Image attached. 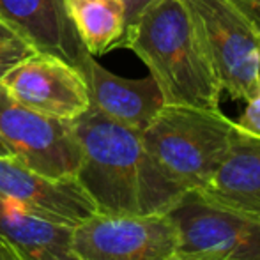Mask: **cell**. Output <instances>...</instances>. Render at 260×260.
Returning <instances> with one entry per match:
<instances>
[{"mask_svg":"<svg viewBox=\"0 0 260 260\" xmlns=\"http://www.w3.org/2000/svg\"><path fill=\"white\" fill-rule=\"evenodd\" d=\"M69 122L82 152L76 179L98 212L168 214L189 191L149 154L140 131L90 106Z\"/></svg>","mask_w":260,"mask_h":260,"instance_id":"obj_1","label":"cell"},{"mask_svg":"<svg viewBox=\"0 0 260 260\" xmlns=\"http://www.w3.org/2000/svg\"><path fill=\"white\" fill-rule=\"evenodd\" d=\"M117 48L131 50L147 66L165 105L219 108L221 82L182 0H152L126 27Z\"/></svg>","mask_w":260,"mask_h":260,"instance_id":"obj_2","label":"cell"},{"mask_svg":"<svg viewBox=\"0 0 260 260\" xmlns=\"http://www.w3.org/2000/svg\"><path fill=\"white\" fill-rule=\"evenodd\" d=\"M236 120L221 108L165 105L142 131V142L161 168L186 189H200L226 157Z\"/></svg>","mask_w":260,"mask_h":260,"instance_id":"obj_3","label":"cell"},{"mask_svg":"<svg viewBox=\"0 0 260 260\" xmlns=\"http://www.w3.org/2000/svg\"><path fill=\"white\" fill-rule=\"evenodd\" d=\"M193 14L223 92L248 101L260 92V23L234 0H182Z\"/></svg>","mask_w":260,"mask_h":260,"instance_id":"obj_4","label":"cell"},{"mask_svg":"<svg viewBox=\"0 0 260 260\" xmlns=\"http://www.w3.org/2000/svg\"><path fill=\"white\" fill-rule=\"evenodd\" d=\"M69 248L82 260H167L179 232L168 214L94 212L71 229Z\"/></svg>","mask_w":260,"mask_h":260,"instance_id":"obj_5","label":"cell"},{"mask_svg":"<svg viewBox=\"0 0 260 260\" xmlns=\"http://www.w3.org/2000/svg\"><path fill=\"white\" fill-rule=\"evenodd\" d=\"M0 140L11 156L46 177H76L82 152L69 120L27 108L0 87Z\"/></svg>","mask_w":260,"mask_h":260,"instance_id":"obj_6","label":"cell"},{"mask_svg":"<svg viewBox=\"0 0 260 260\" xmlns=\"http://www.w3.org/2000/svg\"><path fill=\"white\" fill-rule=\"evenodd\" d=\"M179 232V251H216L229 260H260V218L189 189L168 211Z\"/></svg>","mask_w":260,"mask_h":260,"instance_id":"obj_7","label":"cell"},{"mask_svg":"<svg viewBox=\"0 0 260 260\" xmlns=\"http://www.w3.org/2000/svg\"><path fill=\"white\" fill-rule=\"evenodd\" d=\"M7 96L27 108L60 120H73L90 106L82 71L66 60L36 52L0 78Z\"/></svg>","mask_w":260,"mask_h":260,"instance_id":"obj_8","label":"cell"},{"mask_svg":"<svg viewBox=\"0 0 260 260\" xmlns=\"http://www.w3.org/2000/svg\"><path fill=\"white\" fill-rule=\"evenodd\" d=\"M0 195L38 218L71 229L98 212L76 177H46L14 157L0 156Z\"/></svg>","mask_w":260,"mask_h":260,"instance_id":"obj_9","label":"cell"},{"mask_svg":"<svg viewBox=\"0 0 260 260\" xmlns=\"http://www.w3.org/2000/svg\"><path fill=\"white\" fill-rule=\"evenodd\" d=\"M0 20L36 52L58 57L83 71L90 53L66 13L64 0H0Z\"/></svg>","mask_w":260,"mask_h":260,"instance_id":"obj_10","label":"cell"},{"mask_svg":"<svg viewBox=\"0 0 260 260\" xmlns=\"http://www.w3.org/2000/svg\"><path fill=\"white\" fill-rule=\"evenodd\" d=\"M90 108L135 131H144L165 106L163 94L151 75L145 78H122L90 55L83 66Z\"/></svg>","mask_w":260,"mask_h":260,"instance_id":"obj_11","label":"cell"},{"mask_svg":"<svg viewBox=\"0 0 260 260\" xmlns=\"http://www.w3.org/2000/svg\"><path fill=\"white\" fill-rule=\"evenodd\" d=\"M202 197L260 218V138L244 133L236 122L232 145L204 188Z\"/></svg>","mask_w":260,"mask_h":260,"instance_id":"obj_12","label":"cell"},{"mask_svg":"<svg viewBox=\"0 0 260 260\" xmlns=\"http://www.w3.org/2000/svg\"><path fill=\"white\" fill-rule=\"evenodd\" d=\"M66 13L90 55L117 48L126 28L122 0H64Z\"/></svg>","mask_w":260,"mask_h":260,"instance_id":"obj_13","label":"cell"},{"mask_svg":"<svg viewBox=\"0 0 260 260\" xmlns=\"http://www.w3.org/2000/svg\"><path fill=\"white\" fill-rule=\"evenodd\" d=\"M0 237L28 260L30 255L45 248H69L71 226L38 218L0 195Z\"/></svg>","mask_w":260,"mask_h":260,"instance_id":"obj_14","label":"cell"},{"mask_svg":"<svg viewBox=\"0 0 260 260\" xmlns=\"http://www.w3.org/2000/svg\"><path fill=\"white\" fill-rule=\"evenodd\" d=\"M32 53H36L34 46L0 20V78Z\"/></svg>","mask_w":260,"mask_h":260,"instance_id":"obj_15","label":"cell"},{"mask_svg":"<svg viewBox=\"0 0 260 260\" xmlns=\"http://www.w3.org/2000/svg\"><path fill=\"white\" fill-rule=\"evenodd\" d=\"M236 122L244 133L260 138V92L246 101V108Z\"/></svg>","mask_w":260,"mask_h":260,"instance_id":"obj_16","label":"cell"},{"mask_svg":"<svg viewBox=\"0 0 260 260\" xmlns=\"http://www.w3.org/2000/svg\"><path fill=\"white\" fill-rule=\"evenodd\" d=\"M28 260H82L75 251H71V248H45V250L36 251L34 255H30Z\"/></svg>","mask_w":260,"mask_h":260,"instance_id":"obj_17","label":"cell"},{"mask_svg":"<svg viewBox=\"0 0 260 260\" xmlns=\"http://www.w3.org/2000/svg\"><path fill=\"white\" fill-rule=\"evenodd\" d=\"M167 260H229V257L216 251H177Z\"/></svg>","mask_w":260,"mask_h":260,"instance_id":"obj_18","label":"cell"},{"mask_svg":"<svg viewBox=\"0 0 260 260\" xmlns=\"http://www.w3.org/2000/svg\"><path fill=\"white\" fill-rule=\"evenodd\" d=\"M122 2H124V7H126V27H129L152 0H122ZM124 30H126V28H124Z\"/></svg>","mask_w":260,"mask_h":260,"instance_id":"obj_19","label":"cell"},{"mask_svg":"<svg viewBox=\"0 0 260 260\" xmlns=\"http://www.w3.org/2000/svg\"><path fill=\"white\" fill-rule=\"evenodd\" d=\"M0 260H27L13 244L0 237Z\"/></svg>","mask_w":260,"mask_h":260,"instance_id":"obj_20","label":"cell"},{"mask_svg":"<svg viewBox=\"0 0 260 260\" xmlns=\"http://www.w3.org/2000/svg\"><path fill=\"white\" fill-rule=\"evenodd\" d=\"M234 2L243 7L250 16H253L260 23V0H234Z\"/></svg>","mask_w":260,"mask_h":260,"instance_id":"obj_21","label":"cell"},{"mask_svg":"<svg viewBox=\"0 0 260 260\" xmlns=\"http://www.w3.org/2000/svg\"><path fill=\"white\" fill-rule=\"evenodd\" d=\"M0 156H2V157H13V156H11V151L6 147V144H4L2 140H0Z\"/></svg>","mask_w":260,"mask_h":260,"instance_id":"obj_22","label":"cell"}]
</instances>
